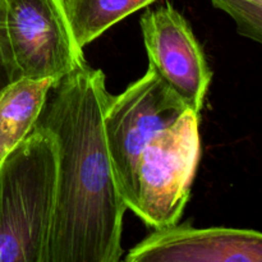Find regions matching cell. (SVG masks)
<instances>
[{"mask_svg":"<svg viewBox=\"0 0 262 262\" xmlns=\"http://www.w3.org/2000/svg\"><path fill=\"white\" fill-rule=\"evenodd\" d=\"M104 72L86 64L49 90L36 127L58 151L56 200L43 262H118L127 204L104 133Z\"/></svg>","mask_w":262,"mask_h":262,"instance_id":"obj_1","label":"cell"},{"mask_svg":"<svg viewBox=\"0 0 262 262\" xmlns=\"http://www.w3.org/2000/svg\"><path fill=\"white\" fill-rule=\"evenodd\" d=\"M56 178L55 140L35 127L0 166V262H43Z\"/></svg>","mask_w":262,"mask_h":262,"instance_id":"obj_2","label":"cell"},{"mask_svg":"<svg viewBox=\"0 0 262 262\" xmlns=\"http://www.w3.org/2000/svg\"><path fill=\"white\" fill-rule=\"evenodd\" d=\"M0 66L8 82L59 81L86 66L61 0H0Z\"/></svg>","mask_w":262,"mask_h":262,"instance_id":"obj_3","label":"cell"},{"mask_svg":"<svg viewBox=\"0 0 262 262\" xmlns=\"http://www.w3.org/2000/svg\"><path fill=\"white\" fill-rule=\"evenodd\" d=\"M200 156L199 114L188 109L141 154L130 211L154 230L177 224L189 200Z\"/></svg>","mask_w":262,"mask_h":262,"instance_id":"obj_4","label":"cell"},{"mask_svg":"<svg viewBox=\"0 0 262 262\" xmlns=\"http://www.w3.org/2000/svg\"><path fill=\"white\" fill-rule=\"evenodd\" d=\"M186 110L181 97L151 68L122 94L109 97L104 112L105 140L128 210L135 202V173L141 154Z\"/></svg>","mask_w":262,"mask_h":262,"instance_id":"obj_5","label":"cell"},{"mask_svg":"<svg viewBox=\"0 0 262 262\" xmlns=\"http://www.w3.org/2000/svg\"><path fill=\"white\" fill-rule=\"evenodd\" d=\"M148 68L154 69L187 107L200 114L212 72L186 18L171 4L147 10L140 20Z\"/></svg>","mask_w":262,"mask_h":262,"instance_id":"obj_6","label":"cell"},{"mask_svg":"<svg viewBox=\"0 0 262 262\" xmlns=\"http://www.w3.org/2000/svg\"><path fill=\"white\" fill-rule=\"evenodd\" d=\"M127 262H262V233L199 228L189 223L155 229L124 258Z\"/></svg>","mask_w":262,"mask_h":262,"instance_id":"obj_7","label":"cell"},{"mask_svg":"<svg viewBox=\"0 0 262 262\" xmlns=\"http://www.w3.org/2000/svg\"><path fill=\"white\" fill-rule=\"evenodd\" d=\"M54 79H17L0 89V166L35 129Z\"/></svg>","mask_w":262,"mask_h":262,"instance_id":"obj_8","label":"cell"},{"mask_svg":"<svg viewBox=\"0 0 262 262\" xmlns=\"http://www.w3.org/2000/svg\"><path fill=\"white\" fill-rule=\"evenodd\" d=\"M77 42L84 48L112 26L155 0H61Z\"/></svg>","mask_w":262,"mask_h":262,"instance_id":"obj_9","label":"cell"},{"mask_svg":"<svg viewBox=\"0 0 262 262\" xmlns=\"http://www.w3.org/2000/svg\"><path fill=\"white\" fill-rule=\"evenodd\" d=\"M237 26L238 33L262 43V0H211Z\"/></svg>","mask_w":262,"mask_h":262,"instance_id":"obj_10","label":"cell"},{"mask_svg":"<svg viewBox=\"0 0 262 262\" xmlns=\"http://www.w3.org/2000/svg\"><path fill=\"white\" fill-rule=\"evenodd\" d=\"M7 83H8V79H7V77H5L4 72H3L2 66H0V84L5 86V84H7Z\"/></svg>","mask_w":262,"mask_h":262,"instance_id":"obj_11","label":"cell"},{"mask_svg":"<svg viewBox=\"0 0 262 262\" xmlns=\"http://www.w3.org/2000/svg\"><path fill=\"white\" fill-rule=\"evenodd\" d=\"M3 87H4V86H3V84H0V89H3Z\"/></svg>","mask_w":262,"mask_h":262,"instance_id":"obj_12","label":"cell"}]
</instances>
